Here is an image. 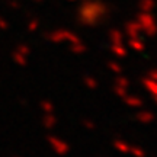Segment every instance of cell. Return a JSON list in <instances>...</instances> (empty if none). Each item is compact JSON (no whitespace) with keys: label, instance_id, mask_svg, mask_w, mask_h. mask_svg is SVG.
<instances>
[{"label":"cell","instance_id":"6da1fadb","mask_svg":"<svg viewBox=\"0 0 157 157\" xmlns=\"http://www.w3.org/2000/svg\"><path fill=\"white\" fill-rule=\"evenodd\" d=\"M108 15L109 7L102 0H84V3L78 7L77 21L84 26H96Z\"/></svg>","mask_w":157,"mask_h":157},{"label":"cell","instance_id":"7a4b0ae2","mask_svg":"<svg viewBox=\"0 0 157 157\" xmlns=\"http://www.w3.org/2000/svg\"><path fill=\"white\" fill-rule=\"evenodd\" d=\"M137 22L140 23L141 31L147 35V36H156L157 35V22L151 12H141L137 16Z\"/></svg>","mask_w":157,"mask_h":157},{"label":"cell","instance_id":"3957f363","mask_svg":"<svg viewBox=\"0 0 157 157\" xmlns=\"http://www.w3.org/2000/svg\"><path fill=\"white\" fill-rule=\"evenodd\" d=\"M48 41L54 42V44H60V42H68V44H73V42H78L80 38L74 32H70L67 29H56L50 34L45 35Z\"/></svg>","mask_w":157,"mask_h":157},{"label":"cell","instance_id":"277c9868","mask_svg":"<svg viewBox=\"0 0 157 157\" xmlns=\"http://www.w3.org/2000/svg\"><path fill=\"white\" fill-rule=\"evenodd\" d=\"M47 140H48V144L51 146L52 151L57 153L58 156H64V154H67V153L70 151V146H68L64 140L58 138V137H56V135L47 137Z\"/></svg>","mask_w":157,"mask_h":157},{"label":"cell","instance_id":"5b68a950","mask_svg":"<svg viewBox=\"0 0 157 157\" xmlns=\"http://www.w3.org/2000/svg\"><path fill=\"white\" fill-rule=\"evenodd\" d=\"M125 32H127V35H128L129 38H140V34L143 31H141L140 23L137 22V21H129L125 25Z\"/></svg>","mask_w":157,"mask_h":157},{"label":"cell","instance_id":"8992f818","mask_svg":"<svg viewBox=\"0 0 157 157\" xmlns=\"http://www.w3.org/2000/svg\"><path fill=\"white\" fill-rule=\"evenodd\" d=\"M141 83L148 93H151L153 96H157V80H153L148 76H146V77L141 78Z\"/></svg>","mask_w":157,"mask_h":157},{"label":"cell","instance_id":"52a82bcc","mask_svg":"<svg viewBox=\"0 0 157 157\" xmlns=\"http://www.w3.org/2000/svg\"><path fill=\"white\" fill-rule=\"evenodd\" d=\"M111 51L118 58H124V57H127V54H128V50L124 45V42H112L111 44Z\"/></svg>","mask_w":157,"mask_h":157},{"label":"cell","instance_id":"ba28073f","mask_svg":"<svg viewBox=\"0 0 157 157\" xmlns=\"http://www.w3.org/2000/svg\"><path fill=\"white\" fill-rule=\"evenodd\" d=\"M124 99V102H125V105H128V106H131V108H141L143 106V99L141 98H138V96H135V95H127L122 98Z\"/></svg>","mask_w":157,"mask_h":157},{"label":"cell","instance_id":"9c48e42d","mask_svg":"<svg viewBox=\"0 0 157 157\" xmlns=\"http://www.w3.org/2000/svg\"><path fill=\"white\" fill-rule=\"evenodd\" d=\"M135 118L141 124H150L154 121V113L150 112V111H140V112L135 115Z\"/></svg>","mask_w":157,"mask_h":157},{"label":"cell","instance_id":"30bf717a","mask_svg":"<svg viewBox=\"0 0 157 157\" xmlns=\"http://www.w3.org/2000/svg\"><path fill=\"white\" fill-rule=\"evenodd\" d=\"M42 124L47 129H52L57 125V117L52 112L45 113V117L42 118Z\"/></svg>","mask_w":157,"mask_h":157},{"label":"cell","instance_id":"8fae6325","mask_svg":"<svg viewBox=\"0 0 157 157\" xmlns=\"http://www.w3.org/2000/svg\"><path fill=\"white\" fill-rule=\"evenodd\" d=\"M128 47H131V48L135 51H144V48H146V45L141 41V38H129Z\"/></svg>","mask_w":157,"mask_h":157},{"label":"cell","instance_id":"7c38bea8","mask_svg":"<svg viewBox=\"0 0 157 157\" xmlns=\"http://www.w3.org/2000/svg\"><path fill=\"white\" fill-rule=\"evenodd\" d=\"M156 6V2L154 0H140L138 2V7H140L141 12H151Z\"/></svg>","mask_w":157,"mask_h":157},{"label":"cell","instance_id":"4fadbf2b","mask_svg":"<svg viewBox=\"0 0 157 157\" xmlns=\"http://www.w3.org/2000/svg\"><path fill=\"white\" fill-rule=\"evenodd\" d=\"M113 147L117 148V151H119V153H129V144L128 143H125L124 140H115L113 141Z\"/></svg>","mask_w":157,"mask_h":157},{"label":"cell","instance_id":"5bb4252c","mask_svg":"<svg viewBox=\"0 0 157 157\" xmlns=\"http://www.w3.org/2000/svg\"><path fill=\"white\" fill-rule=\"evenodd\" d=\"M109 38H111V42H124V34L119 29H111Z\"/></svg>","mask_w":157,"mask_h":157},{"label":"cell","instance_id":"9a60e30c","mask_svg":"<svg viewBox=\"0 0 157 157\" xmlns=\"http://www.w3.org/2000/svg\"><path fill=\"white\" fill-rule=\"evenodd\" d=\"M70 51H71L73 54H83L84 51H86V45H84L82 41L73 42V44H70Z\"/></svg>","mask_w":157,"mask_h":157},{"label":"cell","instance_id":"2e32d148","mask_svg":"<svg viewBox=\"0 0 157 157\" xmlns=\"http://www.w3.org/2000/svg\"><path fill=\"white\" fill-rule=\"evenodd\" d=\"M83 83L84 86L87 87V89H96L98 87V80L95 77H92V76H84L83 77Z\"/></svg>","mask_w":157,"mask_h":157},{"label":"cell","instance_id":"e0dca14e","mask_svg":"<svg viewBox=\"0 0 157 157\" xmlns=\"http://www.w3.org/2000/svg\"><path fill=\"white\" fill-rule=\"evenodd\" d=\"M129 154H132L134 157H146V151L138 146H131L129 147Z\"/></svg>","mask_w":157,"mask_h":157},{"label":"cell","instance_id":"ac0fdd59","mask_svg":"<svg viewBox=\"0 0 157 157\" xmlns=\"http://www.w3.org/2000/svg\"><path fill=\"white\" fill-rule=\"evenodd\" d=\"M108 68L115 74H121V71H122V67H121L117 61H109L108 63Z\"/></svg>","mask_w":157,"mask_h":157},{"label":"cell","instance_id":"d6986e66","mask_svg":"<svg viewBox=\"0 0 157 157\" xmlns=\"http://www.w3.org/2000/svg\"><path fill=\"white\" fill-rule=\"evenodd\" d=\"M41 109H42L45 113L54 112V105H52V102H50V101H42L41 102Z\"/></svg>","mask_w":157,"mask_h":157},{"label":"cell","instance_id":"ffe728a7","mask_svg":"<svg viewBox=\"0 0 157 157\" xmlns=\"http://www.w3.org/2000/svg\"><path fill=\"white\" fill-rule=\"evenodd\" d=\"M115 84H118V86H122V87H128V86H129V80L127 77H124V76H117V78H115Z\"/></svg>","mask_w":157,"mask_h":157},{"label":"cell","instance_id":"44dd1931","mask_svg":"<svg viewBox=\"0 0 157 157\" xmlns=\"http://www.w3.org/2000/svg\"><path fill=\"white\" fill-rule=\"evenodd\" d=\"M113 93L117 96H119V98H124V96L127 95V87H122V86L115 84V86H113Z\"/></svg>","mask_w":157,"mask_h":157},{"label":"cell","instance_id":"7402d4cb","mask_svg":"<svg viewBox=\"0 0 157 157\" xmlns=\"http://www.w3.org/2000/svg\"><path fill=\"white\" fill-rule=\"evenodd\" d=\"M83 127L86 129H89V131H92V129H95L96 128V125H95V122H93V121H89V119H84L83 122Z\"/></svg>","mask_w":157,"mask_h":157},{"label":"cell","instance_id":"603a6c76","mask_svg":"<svg viewBox=\"0 0 157 157\" xmlns=\"http://www.w3.org/2000/svg\"><path fill=\"white\" fill-rule=\"evenodd\" d=\"M15 58H16V61L19 63V64H26V60H25V56L23 54H15Z\"/></svg>","mask_w":157,"mask_h":157},{"label":"cell","instance_id":"cb8c5ba5","mask_svg":"<svg viewBox=\"0 0 157 157\" xmlns=\"http://www.w3.org/2000/svg\"><path fill=\"white\" fill-rule=\"evenodd\" d=\"M19 52L23 54V56H26V54H29V48L26 45H21V47H19Z\"/></svg>","mask_w":157,"mask_h":157},{"label":"cell","instance_id":"d4e9b609","mask_svg":"<svg viewBox=\"0 0 157 157\" xmlns=\"http://www.w3.org/2000/svg\"><path fill=\"white\" fill-rule=\"evenodd\" d=\"M147 76H148L150 78H153V80H157V68H154V70H150Z\"/></svg>","mask_w":157,"mask_h":157},{"label":"cell","instance_id":"484cf974","mask_svg":"<svg viewBox=\"0 0 157 157\" xmlns=\"http://www.w3.org/2000/svg\"><path fill=\"white\" fill-rule=\"evenodd\" d=\"M36 28H38V21L35 19V21H32V22L29 23V31H35Z\"/></svg>","mask_w":157,"mask_h":157},{"label":"cell","instance_id":"4316f807","mask_svg":"<svg viewBox=\"0 0 157 157\" xmlns=\"http://www.w3.org/2000/svg\"><path fill=\"white\" fill-rule=\"evenodd\" d=\"M154 102H156V103H157V96H154Z\"/></svg>","mask_w":157,"mask_h":157},{"label":"cell","instance_id":"83f0119b","mask_svg":"<svg viewBox=\"0 0 157 157\" xmlns=\"http://www.w3.org/2000/svg\"><path fill=\"white\" fill-rule=\"evenodd\" d=\"M68 2H76V0H68Z\"/></svg>","mask_w":157,"mask_h":157},{"label":"cell","instance_id":"f1b7e54d","mask_svg":"<svg viewBox=\"0 0 157 157\" xmlns=\"http://www.w3.org/2000/svg\"><path fill=\"white\" fill-rule=\"evenodd\" d=\"M36 2H41V0H36Z\"/></svg>","mask_w":157,"mask_h":157}]
</instances>
